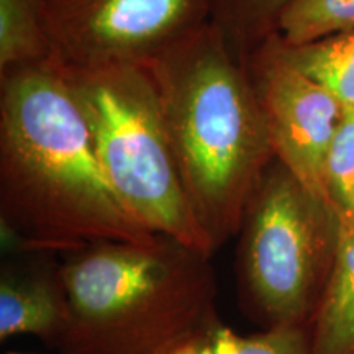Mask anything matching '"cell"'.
Segmentation results:
<instances>
[{
  "label": "cell",
  "mask_w": 354,
  "mask_h": 354,
  "mask_svg": "<svg viewBox=\"0 0 354 354\" xmlns=\"http://www.w3.org/2000/svg\"><path fill=\"white\" fill-rule=\"evenodd\" d=\"M7 354H24V353H7Z\"/></svg>",
  "instance_id": "e0dca14e"
},
{
  "label": "cell",
  "mask_w": 354,
  "mask_h": 354,
  "mask_svg": "<svg viewBox=\"0 0 354 354\" xmlns=\"http://www.w3.org/2000/svg\"><path fill=\"white\" fill-rule=\"evenodd\" d=\"M209 21L240 59L276 33L277 20L292 0H207Z\"/></svg>",
  "instance_id": "30bf717a"
},
{
  "label": "cell",
  "mask_w": 354,
  "mask_h": 354,
  "mask_svg": "<svg viewBox=\"0 0 354 354\" xmlns=\"http://www.w3.org/2000/svg\"><path fill=\"white\" fill-rule=\"evenodd\" d=\"M284 51L343 105H354V30L299 48L284 46Z\"/></svg>",
  "instance_id": "7c38bea8"
},
{
  "label": "cell",
  "mask_w": 354,
  "mask_h": 354,
  "mask_svg": "<svg viewBox=\"0 0 354 354\" xmlns=\"http://www.w3.org/2000/svg\"><path fill=\"white\" fill-rule=\"evenodd\" d=\"M190 207L215 250L240 233L276 161L245 63L207 21L141 66Z\"/></svg>",
  "instance_id": "7a4b0ae2"
},
{
  "label": "cell",
  "mask_w": 354,
  "mask_h": 354,
  "mask_svg": "<svg viewBox=\"0 0 354 354\" xmlns=\"http://www.w3.org/2000/svg\"><path fill=\"white\" fill-rule=\"evenodd\" d=\"M53 59L63 68L143 66L209 21L207 0H38Z\"/></svg>",
  "instance_id": "8992f818"
},
{
  "label": "cell",
  "mask_w": 354,
  "mask_h": 354,
  "mask_svg": "<svg viewBox=\"0 0 354 354\" xmlns=\"http://www.w3.org/2000/svg\"><path fill=\"white\" fill-rule=\"evenodd\" d=\"M174 354H210L209 346H207V342L203 343H194L189 344V346L180 348L179 351H176Z\"/></svg>",
  "instance_id": "2e32d148"
},
{
  "label": "cell",
  "mask_w": 354,
  "mask_h": 354,
  "mask_svg": "<svg viewBox=\"0 0 354 354\" xmlns=\"http://www.w3.org/2000/svg\"><path fill=\"white\" fill-rule=\"evenodd\" d=\"M57 68L86 117L105 174L127 209L154 234L214 254L216 250L190 207L145 69Z\"/></svg>",
  "instance_id": "277c9868"
},
{
  "label": "cell",
  "mask_w": 354,
  "mask_h": 354,
  "mask_svg": "<svg viewBox=\"0 0 354 354\" xmlns=\"http://www.w3.org/2000/svg\"><path fill=\"white\" fill-rule=\"evenodd\" d=\"M207 346L210 354H310L308 326H272L261 333L241 336L216 325Z\"/></svg>",
  "instance_id": "9a60e30c"
},
{
  "label": "cell",
  "mask_w": 354,
  "mask_h": 354,
  "mask_svg": "<svg viewBox=\"0 0 354 354\" xmlns=\"http://www.w3.org/2000/svg\"><path fill=\"white\" fill-rule=\"evenodd\" d=\"M354 30V0H292L277 20L276 37L287 48Z\"/></svg>",
  "instance_id": "4fadbf2b"
},
{
  "label": "cell",
  "mask_w": 354,
  "mask_h": 354,
  "mask_svg": "<svg viewBox=\"0 0 354 354\" xmlns=\"http://www.w3.org/2000/svg\"><path fill=\"white\" fill-rule=\"evenodd\" d=\"M210 256L174 238L105 241L66 253L59 266L66 354H174L207 342L216 320Z\"/></svg>",
  "instance_id": "3957f363"
},
{
  "label": "cell",
  "mask_w": 354,
  "mask_h": 354,
  "mask_svg": "<svg viewBox=\"0 0 354 354\" xmlns=\"http://www.w3.org/2000/svg\"><path fill=\"white\" fill-rule=\"evenodd\" d=\"M51 59L38 0H0V74Z\"/></svg>",
  "instance_id": "8fae6325"
},
{
  "label": "cell",
  "mask_w": 354,
  "mask_h": 354,
  "mask_svg": "<svg viewBox=\"0 0 354 354\" xmlns=\"http://www.w3.org/2000/svg\"><path fill=\"white\" fill-rule=\"evenodd\" d=\"M243 63L264 113L276 159L310 194L331 207L325 165L344 105L292 63L276 35Z\"/></svg>",
  "instance_id": "52a82bcc"
},
{
  "label": "cell",
  "mask_w": 354,
  "mask_h": 354,
  "mask_svg": "<svg viewBox=\"0 0 354 354\" xmlns=\"http://www.w3.org/2000/svg\"><path fill=\"white\" fill-rule=\"evenodd\" d=\"M326 192L342 236L354 230V105H344L325 165Z\"/></svg>",
  "instance_id": "5bb4252c"
},
{
  "label": "cell",
  "mask_w": 354,
  "mask_h": 354,
  "mask_svg": "<svg viewBox=\"0 0 354 354\" xmlns=\"http://www.w3.org/2000/svg\"><path fill=\"white\" fill-rule=\"evenodd\" d=\"M308 330L310 354H354V230L342 236Z\"/></svg>",
  "instance_id": "9c48e42d"
},
{
  "label": "cell",
  "mask_w": 354,
  "mask_h": 354,
  "mask_svg": "<svg viewBox=\"0 0 354 354\" xmlns=\"http://www.w3.org/2000/svg\"><path fill=\"white\" fill-rule=\"evenodd\" d=\"M68 325V299L59 266L3 269L0 277V339L35 335L57 346Z\"/></svg>",
  "instance_id": "ba28073f"
},
{
  "label": "cell",
  "mask_w": 354,
  "mask_h": 354,
  "mask_svg": "<svg viewBox=\"0 0 354 354\" xmlns=\"http://www.w3.org/2000/svg\"><path fill=\"white\" fill-rule=\"evenodd\" d=\"M0 228L3 246L64 254L156 238L115 192L55 61L0 74Z\"/></svg>",
  "instance_id": "6da1fadb"
},
{
  "label": "cell",
  "mask_w": 354,
  "mask_h": 354,
  "mask_svg": "<svg viewBox=\"0 0 354 354\" xmlns=\"http://www.w3.org/2000/svg\"><path fill=\"white\" fill-rule=\"evenodd\" d=\"M240 232L241 287L256 317L268 328L310 326L342 241L335 210L276 159Z\"/></svg>",
  "instance_id": "5b68a950"
}]
</instances>
